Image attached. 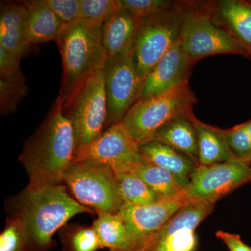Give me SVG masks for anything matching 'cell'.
Returning <instances> with one entry per match:
<instances>
[{
	"mask_svg": "<svg viewBox=\"0 0 251 251\" xmlns=\"http://www.w3.org/2000/svg\"><path fill=\"white\" fill-rule=\"evenodd\" d=\"M8 217L22 221L27 239L26 251H50L57 246L54 234L80 214L95 211L82 205L62 184L31 187L8 198Z\"/></svg>",
	"mask_w": 251,
	"mask_h": 251,
	"instance_id": "cell-1",
	"label": "cell"
},
{
	"mask_svg": "<svg viewBox=\"0 0 251 251\" xmlns=\"http://www.w3.org/2000/svg\"><path fill=\"white\" fill-rule=\"evenodd\" d=\"M77 145L74 128L56 99L45 120L23 145L19 161L31 187L61 184L75 161Z\"/></svg>",
	"mask_w": 251,
	"mask_h": 251,
	"instance_id": "cell-2",
	"label": "cell"
},
{
	"mask_svg": "<svg viewBox=\"0 0 251 251\" xmlns=\"http://www.w3.org/2000/svg\"><path fill=\"white\" fill-rule=\"evenodd\" d=\"M103 25L80 19L64 25L57 36L63 66L57 99L63 104L84 81L103 69L108 57L102 41Z\"/></svg>",
	"mask_w": 251,
	"mask_h": 251,
	"instance_id": "cell-3",
	"label": "cell"
},
{
	"mask_svg": "<svg viewBox=\"0 0 251 251\" xmlns=\"http://www.w3.org/2000/svg\"><path fill=\"white\" fill-rule=\"evenodd\" d=\"M197 99L188 82L164 93L140 98L121 122L138 145L152 140L158 130L176 117L191 113Z\"/></svg>",
	"mask_w": 251,
	"mask_h": 251,
	"instance_id": "cell-4",
	"label": "cell"
},
{
	"mask_svg": "<svg viewBox=\"0 0 251 251\" xmlns=\"http://www.w3.org/2000/svg\"><path fill=\"white\" fill-rule=\"evenodd\" d=\"M181 45L192 62L216 54H232L250 59L247 50L214 18L207 1H185Z\"/></svg>",
	"mask_w": 251,
	"mask_h": 251,
	"instance_id": "cell-5",
	"label": "cell"
},
{
	"mask_svg": "<svg viewBox=\"0 0 251 251\" xmlns=\"http://www.w3.org/2000/svg\"><path fill=\"white\" fill-rule=\"evenodd\" d=\"M72 123L77 149L97 139L105 130L107 97L103 69L84 81L63 104Z\"/></svg>",
	"mask_w": 251,
	"mask_h": 251,
	"instance_id": "cell-6",
	"label": "cell"
},
{
	"mask_svg": "<svg viewBox=\"0 0 251 251\" xmlns=\"http://www.w3.org/2000/svg\"><path fill=\"white\" fill-rule=\"evenodd\" d=\"M63 182L74 199L97 213L116 214L126 203L115 173L104 167L75 160Z\"/></svg>",
	"mask_w": 251,
	"mask_h": 251,
	"instance_id": "cell-7",
	"label": "cell"
},
{
	"mask_svg": "<svg viewBox=\"0 0 251 251\" xmlns=\"http://www.w3.org/2000/svg\"><path fill=\"white\" fill-rule=\"evenodd\" d=\"M185 10V1H176L166 12L143 21L131 56L144 81L156 63L179 41Z\"/></svg>",
	"mask_w": 251,
	"mask_h": 251,
	"instance_id": "cell-8",
	"label": "cell"
},
{
	"mask_svg": "<svg viewBox=\"0 0 251 251\" xmlns=\"http://www.w3.org/2000/svg\"><path fill=\"white\" fill-rule=\"evenodd\" d=\"M75 160L108 168L114 173L133 172L145 161L139 145L121 122L104 130L92 143L77 149Z\"/></svg>",
	"mask_w": 251,
	"mask_h": 251,
	"instance_id": "cell-9",
	"label": "cell"
},
{
	"mask_svg": "<svg viewBox=\"0 0 251 251\" xmlns=\"http://www.w3.org/2000/svg\"><path fill=\"white\" fill-rule=\"evenodd\" d=\"M107 97L105 130L120 123L140 98L144 79L131 54L108 57L103 67Z\"/></svg>",
	"mask_w": 251,
	"mask_h": 251,
	"instance_id": "cell-10",
	"label": "cell"
},
{
	"mask_svg": "<svg viewBox=\"0 0 251 251\" xmlns=\"http://www.w3.org/2000/svg\"><path fill=\"white\" fill-rule=\"evenodd\" d=\"M251 181V166L235 159L210 166H198L184 193L189 202H216L236 188Z\"/></svg>",
	"mask_w": 251,
	"mask_h": 251,
	"instance_id": "cell-11",
	"label": "cell"
},
{
	"mask_svg": "<svg viewBox=\"0 0 251 251\" xmlns=\"http://www.w3.org/2000/svg\"><path fill=\"white\" fill-rule=\"evenodd\" d=\"M216 202H191L183 206L150 237L142 251H195L196 229L214 210Z\"/></svg>",
	"mask_w": 251,
	"mask_h": 251,
	"instance_id": "cell-12",
	"label": "cell"
},
{
	"mask_svg": "<svg viewBox=\"0 0 251 251\" xmlns=\"http://www.w3.org/2000/svg\"><path fill=\"white\" fill-rule=\"evenodd\" d=\"M189 202L184 191L148 205L126 202L118 212L128 232V247L125 251H142L150 237Z\"/></svg>",
	"mask_w": 251,
	"mask_h": 251,
	"instance_id": "cell-13",
	"label": "cell"
},
{
	"mask_svg": "<svg viewBox=\"0 0 251 251\" xmlns=\"http://www.w3.org/2000/svg\"><path fill=\"white\" fill-rule=\"evenodd\" d=\"M195 64L185 52L179 39L145 77L140 98L163 94L188 82Z\"/></svg>",
	"mask_w": 251,
	"mask_h": 251,
	"instance_id": "cell-14",
	"label": "cell"
},
{
	"mask_svg": "<svg viewBox=\"0 0 251 251\" xmlns=\"http://www.w3.org/2000/svg\"><path fill=\"white\" fill-rule=\"evenodd\" d=\"M207 4L214 18L247 50L251 59L250 0H216Z\"/></svg>",
	"mask_w": 251,
	"mask_h": 251,
	"instance_id": "cell-15",
	"label": "cell"
},
{
	"mask_svg": "<svg viewBox=\"0 0 251 251\" xmlns=\"http://www.w3.org/2000/svg\"><path fill=\"white\" fill-rule=\"evenodd\" d=\"M142 23V20L120 8L105 21L102 41L108 57L131 54Z\"/></svg>",
	"mask_w": 251,
	"mask_h": 251,
	"instance_id": "cell-16",
	"label": "cell"
},
{
	"mask_svg": "<svg viewBox=\"0 0 251 251\" xmlns=\"http://www.w3.org/2000/svg\"><path fill=\"white\" fill-rule=\"evenodd\" d=\"M27 13L24 1L1 4L0 46L21 58L29 53L32 46L26 36Z\"/></svg>",
	"mask_w": 251,
	"mask_h": 251,
	"instance_id": "cell-17",
	"label": "cell"
},
{
	"mask_svg": "<svg viewBox=\"0 0 251 251\" xmlns=\"http://www.w3.org/2000/svg\"><path fill=\"white\" fill-rule=\"evenodd\" d=\"M139 150L145 161L173 173L183 190L189 184L191 175L199 166L191 157L157 140L141 144Z\"/></svg>",
	"mask_w": 251,
	"mask_h": 251,
	"instance_id": "cell-18",
	"label": "cell"
},
{
	"mask_svg": "<svg viewBox=\"0 0 251 251\" xmlns=\"http://www.w3.org/2000/svg\"><path fill=\"white\" fill-rule=\"evenodd\" d=\"M27 6L26 36L31 46L56 41L64 24L50 9L46 0L24 1Z\"/></svg>",
	"mask_w": 251,
	"mask_h": 251,
	"instance_id": "cell-19",
	"label": "cell"
},
{
	"mask_svg": "<svg viewBox=\"0 0 251 251\" xmlns=\"http://www.w3.org/2000/svg\"><path fill=\"white\" fill-rule=\"evenodd\" d=\"M197 135L199 166H210L237 159L231 151L225 130L193 117Z\"/></svg>",
	"mask_w": 251,
	"mask_h": 251,
	"instance_id": "cell-20",
	"label": "cell"
},
{
	"mask_svg": "<svg viewBox=\"0 0 251 251\" xmlns=\"http://www.w3.org/2000/svg\"><path fill=\"white\" fill-rule=\"evenodd\" d=\"M193 112L172 120L153 137L180 152L187 155L199 164L197 135L193 122ZM151 141V140H150Z\"/></svg>",
	"mask_w": 251,
	"mask_h": 251,
	"instance_id": "cell-21",
	"label": "cell"
},
{
	"mask_svg": "<svg viewBox=\"0 0 251 251\" xmlns=\"http://www.w3.org/2000/svg\"><path fill=\"white\" fill-rule=\"evenodd\" d=\"M92 227L98 235L103 249L110 251H125L128 247V236L122 216L110 213L97 212Z\"/></svg>",
	"mask_w": 251,
	"mask_h": 251,
	"instance_id": "cell-22",
	"label": "cell"
},
{
	"mask_svg": "<svg viewBox=\"0 0 251 251\" xmlns=\"http://www.w3.org/2000/svg\"><path fill=\"white\" fill-rule=\"evenodd\" d=\"M133 172L163 199L174 197L184 191L173 173L146 161Z\"/></svg>",
	"mask_w": 251,
	"mask_h": 251,
	"instance_id": "cell-23",
	"label": "cell"
},
{
	"mask_svg": "<svg viewBox=\"0 0 251 251\" xmlns=\"http://www.w3.org/2000/svg\"><path fill=\"white\" fill-rule=\"evenodd\" d=\"M119 188L126 202L148 205L163 199L133 172L115 173Z\"/></svg>",
	"mask_w": 251,
	"mask_h": 251,
	"instance_id": "cell-24",
	"label": "cell"
},
{
	"mask_svg": "<svg viewBox=\"0 0 251 251\" xmlns=\"http://www.w3.org/2000/svg\"><path fill=\"white\" fill-rule=\"evenodd\" d=\"M62 251H97L103 249L92 226L67 224L59 229Z\"/></svg>",
	"mask_w": 251,
	"mask_h": 251,
	"instance_id": "cell-25",
	"label": "cell"
},
{
	"mask_svg": "<svg viewBox=\"0 0 251 251\" xmlns=\"http://www.w3.org/2000/svg\"><path fill=\"white\" fill-rule=\"evenodd\" d=\"M28 92L26 79L23 73L6 77H0V110L1 115H9L16 111Z\"/></svg>",
	"mask_w": 251,
	"mask_h": 251,
	"instance_id": "cell-26",
	"label": "cell"
},
{
	"mask_svg": "<svg viewBox=\"0 0 251 251\" xmlns=\"http://www.w3.org/2000/svg\"><path fill=\"white\" fill-rule=\"evenodd\" d=\"M176 1L170 0H117L119 8L145 21L171 9Z\"/></svg>",
	"mask_w": 251,
	"mask_h": 251,
	"instance_id": "cell-27",
	"label": "cell"
},
{
	"mask_svg": "<svg viewBox=\"0 0 251 251\" xmlns=\"http://www.w3.org/2000/svg\"><path fill=\"white\" fill-rule=\"evenodd\" d=\"M27 239L22 221L8 217L0 234V251H26Z\"/></svg>",
	"mask_w": 251,
	"mask_h": 251,
	"instance_id": "cell-28",
	"label": "cell"
},
{
	"mask_svg": "<svg viewBox=\"0 0 251 251\" xmlns=\"http://www.w3.org/2000/svg\"><path fill=\"white\" fill-rule=\"evenodd\" d=\"M81 19L103 25L119 9L117 0H80Z\"/></svg>",
	"mask_w": 251,
	"mask_h": 251,
	"instance_id": "cell-29",
	"label": "cell"
},
{
	"mask_svg": "<svg viewBox=\"0 0 251 251\" xmlns=\"http://www.w3.org/2000/svg\"><path fill=\"white\" fill-rule=\"evenodd\" d=\"M225 133L234 156L237 159L247 161L251 156V136L243 124L225 130Z\"/></svg>",
	"mask_w": 251,
	"mask_h": 251,
	"instance_id": "cell-30",
	"label": "cell"
},
{
	"mask_svg": "<svg viewBox=\"0 0 251 251\" xmlns=\"http://www.w3.org/2000/svg\"><path fill=\"white\" fill-rule=\"evenodd\" d=\"M64 25L81 19L80 0H46Z\"/></svg>",
	"mask_w": 251,
	"mask_h": 251,
	"instance_id": "cell-31",
	"label": "cell"
},
{
	"mask_svg": "<svg viewBox=\"0 0 251 251\" xmlns=\"http://www.w3.org/2000/svg\"><path fill=\"white\" fill-rule=\"evenodd\" d=\"M21 57L11 53L0 46V77L13 76L21 74Z\"/></svg>",
	"mask_w": 251,
	"mask_h": 251,
	"instance_id": "cell-32",
	"label": "cell"
},
{
	"mask_svg": "<svg viewBox=\"0 0 251 251\" xmlns=\"http://www.w3.org/2000/svg\"><path fill=\"white\" fill-rule=\"evenodd\" d=\"M216 236L225 243L229 251H251V247L243 242L239 234L219 230Z\"/></svg>",
	"mask_w": 251,
	"mask_h": 251,
	"instance_id": "cell-33",
	"label": "cell"
},
{
	"mask_svg": "<svg viewBox=\"0 0 251 251\" xmlns=\"http://www.w3.org/2000/svg\"><path fill=\"white\" fill-rule=\"evenodd\" d=\"M243 125L244 126V127H245L246 130H247L248 133L250 134L251 136V120H249V121L244 122V123H243Z\"/></svg>",
	"mask_w": 251,
	"mask_h": 251,
	"instance_id": "cell-34",
	"label": "cell"
},
{
	"mask_svg": "<svg viewBox=\"0 0 251 251\" xmlns=\"http://www.w3.org/2000/svg\"><path fill=\"white\" fill-rule=\"evenodd\" d=\"M247 162H248V163H249V165H250V166H251V156L250 157V158H249V160H248Z\"/></svg>",
	"mask_w": 251,
	"mask_h": 251,
	"instance_id": "cell-35",
	"label": "cell"
},
{
	"mask_svg": "<svg viewBox=\"0 0 251 251\" xmlns=\"http://www.w3.org/2000/svg\"><path fill=\"white\" fill-rule=\"evenodd\" d=\"M250 1H251V0H250Z\"/></svg>",
	"mask_w": 251,
	"mask_h": 251,
	"instance_id": "cell-36",
	"label": "cell"
}]
</instances>
